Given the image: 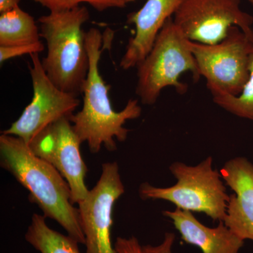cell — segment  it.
Returning <instances> with one entry per match:
<instances>
[{
	"label": "cell",
	"mask_w": 253,
	"mask_h": 253,
	"mask_svg": "<svg viewBox=\"0 0 253 253\" xmlns=\"http://www.w3.org/2000/svg\"><path fill=\"white\" fill-rule=\"evenodd\" d=\"M0 166L28 190L30 201L44 217L56 221L78 244H85L69 184L54 166L36 156L21 138L4 134L0 135Z\"/></svg>",
	"instance_id": "6da1fadb"
},
{
	"label": "cell",
	"mask_w": 253,
	"mask_h": 253,
	"mask_svg": "<svg viewBox=\"0 0 253 253\" xmlns=\"http://www.w3.org/2000/svg\"><path fill=\"white\" fill-rule=\"evenodd\" d=\"M102 41L98 28H91L86 32L89 71L82 91L83 109L69 118L80 141L87 144L91 154L99 153L102 146L110 152L116 151V140L124 142L127 138L129 129L124 126L126 121L137 119L142 111L137 99H129L119 112L113 110L109 94L111 85L99 71L101 54L106 48H101Z\"/></svg>",
	"instance_id": "7a4b0ae2"
},
{
	"label": "cell",
	"mask_w": 253,
	"mask_h": 253,
	"mask_svg": "<svg viewBox=\"0 0 253 253\" xmlns=\"http://www.w3.org/2000/svg\"><path fill=\"white\" fill-rule=\"evenodd\" d=\"M89 19L84 6L49 12L38 19L41 36L47 53L41 60L46 76L59 89L79 96L89 71L85 33L83 26Z\"/></svg>",
	"instance_id": "3957f363"
},
{
	"label": "cell",
	"mask_w": 253,
	"mask_h": 253,
	"mask_svg": "<svg viewBox=\"0 0 253 253\" xmlns=\"http://www.w3.org/2000/svg\"><path fill=\"white\" fill-rule=\"evenodd\" d=\"M136 68V94L141 104L148 106L156 104L161 91L168 86L184 94L187 86L179 81L183 73L191 72L194 81L201 78L189 40L176 26L173 18L168 20L152 49Z\"/></svg>",
	"instance_id": "277c9868"
},
{
	"label": "cell",
	"mask_w": 253,
	"mask_h": 253,
	"mask_svg": "<svg viewBox=\"0 0 253 253\" xmlns=\"http://www.w3.org/2000/svg\"><path fill=\"white\" fill-rule=\"evenodd\" d=\"M212 162L210 156L196 166L173 163L169 170L176 184L160 188L144 182L139 186V196L143 200H164L182 211L204 212L213 221H224L229 196Z\"/></svg>",
	"instance_id": "5b68a950"
},
{
	"label": "cell",
	"mask_w": 253,
	"mask_h": 253,
	"mask_svg": "<svg viewBox=\"0 0 253 253\" xmlns=\"http://www.w3.org/2000/svg\"><path fill=\"white\" fill-rule=\"evenodd\" d=\"M199 74L211 94L239 96L249 78L250 54L253 39L241 28L232 26L223 41L205 44L189 40Z\"/></svg>",
	"instance_id": "8992f818"
},
{
	"label": "cell",
	"mask_w": 253,
	"mask_h": 253,
	"mask_svg": "<svg viewBox=\"0 0 253 253\" xmlns=\"http://www.w3.org/2000/svg\"><path fill=\"white\" fill-rule=\"evenodd\" d=\"M28 64L33 96L22 114L1 134L18 136L29 145L43 129L63 118H70L81 104L76 95L65 92L53 84L42 66L39 54L30 55Z\"/></svg>",
	"instance_id": "52a82bcc"
},
{
	"label": "cell",
	"mask_w": 253,
	"mask_h": 253,
	"mask_svg": "<svg viewBox=\"0 0 253 253\" xmlns=\"http://www.w3.org/2000/svg\"><path fill=\"white\" fill-rule=\"evenodd\" d=\"M241 0H184L173 21L189 41L214 44L237 26L253 39V16L241 9Z\"/></svg>",
	"instance_id": "ba28073f"
},
{
	"label": "cell",
	"mask_w": 253,
	"mask_h": 253,
	"mask_svg": "<svg viewBox=\"0 0 253 253\" xmlns=\"http://www.w3.org/2000/svg\"><path fill=\"white\" fill-rule=\"evenodd\" d=\"M124 193L118 163H103L99 181L78 204L85 253H118L111 241L113 209Z\"/></svg>",
	"instance_id": "9c48e42d"
},
{
	"label": "cell",
	"mask_w": 253,
	"mask_h": 253,
	"mask_svg": "<svg viewBox=\"0 0 253 253\" xmlns=\"http://www.w3.org/2000/svg\"><path fill=\"white\" fill-rule=\"evenodd\" d=\"M81 144L69 118H63L43 129L29 144L36 156L54 166L67 181L73 205L85 199L89 191L84 183L88 169L81 154Z\"/></svg>",
	"instance_id": "30bf717a"
},
{
	"label": "cell",
	"mask_w": 253,
	"mask_h": 253,
	"mask_svg": "<svg viewBox=\"0 0 253 253\" xmlns=\"http://www.w3.org/2000/svg\"><path fill=\"white\" fill-rule=\"evenodd\" d=\"M220 174L235 193L229 196L224 224L240 239L253 241V164L246 158H232Z\"/></svg>",
	"instance_id": "8fae6325"
},
{
	"label": "cell",
	"mask_w": 253,
	"mask_h": 253,
	"mask_svg": "<svg viewBox=\"0 0 253 253\" xmlns=\"http://www.w3.org/2000/svg\"><path fill=\"white\" fill-rule=\"evenodd\" d=\"M184 0H146L140 9L128 15L127 23L135 26L120 62L123 70L136 68L152 49L160 31L172 18Z\"/></svg>",
	"instance_id": "7c38bea8"
},
{
	"label": "cell",
	"mask_w": 253,
	"mask_h": 253,
	"mask_svg": "<svg viewBox=\"0 0 253 253\" xmlns=\"http://www.w3.org/2000/svg\"><path fill=\"white\" fill-rule=\"evenodd\" d=\"M163 214L172 220L183 241L199 248L203 253H239L244 246L245 241L224 221H219L217 227L210 228L200 222L191 211L176 208Z\"/></svg>",
	"instance_id": "4fadbf2b"
},
{
	"label": "cell",
	"mask_w": 253,
	"mask_h": 253,
	"mask_svg": "<svg viewBox=\"0 0 253 253\" xmlns=\"http://www.w3.org/2000/svg\"><path fill=\"white\" fill-rule=\"evenodd\" d=\"M41 37L34 18L20 6L0 15V46L35 44Z\"/></svg>",
	"instance_id": "5bb4252c"
},
{
	"label": "cell",
	"mask_w": 253,
	"mask_h": 253,
	"mask_svg": "<svg viewBox=\"0 0 253 253\" xmlns=\"http://www.w3.org/2000/svg\"><path fill=\"white\" fill-rule=\"evenodd\" d=\"M46 217L41 214L32 216L25 239L41 253H81L78 243L68 235L51 229Z\"/></svg>",
	"instance_id": "9a60e30c"
},
{
	"label": "cell",
	"mask_w": 253,
	"mask_h": 253,
	"mask_svg": "<svg viewBox=\"0 0 253 253\" xmlns=\"http://www.w3.org/2000/svg\"><path fill=\"white\" fill-rule=\"evenodd\" d=\"M214 104L228 112L253 121V46L250 54L249 78L239 96L226 94L212 95Z\"/></svg>",
	"instance_id": "2e32d148"
},
{
	"label": "cell",
	"mask_w": 253,
	"mask_h": 253,
	"mask_svg": "<svg viewBox=\"0 0 253 253\" xmlns=\"http://www.w3.org/2000/svg\"><path fill=\"white\" fill-rule=\"evenodd\" d=\"M41 4L49 12L68 11L86 3L98 11H104L111 8H123L127 2L126 0H32Z\"/></svg>",
	"instance_id": "e0dca14e"
},
{
	"label": "cell",
	"mask_w": 253,
	"mask_h": 253,
	"mask_svg": "<svg viewBox=\"0 0 253 253\" xmlns=\"http://www.w3.org/2000/svg\"><path fill=\"white\" fill-rule=\"evenodd\" d=\"M44 50V45L41 41L35 44H28V45L6 46V47L0 46V63L1 65L7 60L25 54H40Z\"/></svg>",
	"instance_id": "ac0fdd59"
},
{
	"label": "cell",
	"mask_w": 253,
	"mask_h": 253,
	"mask_svg": "<svg viewBox=\"0 0 253 253\" xmlns=\"http://www.w3.org/2000/svg\"><path fill=\"white\" fill-rule=\"evenodd\" d=\"M118 253H146L135 236L118 237L114 246Z\"/></svg>",
	"instance_id": "d6986e66"
},
{
	"label": "cell",
	"mask_w": 253,
	"mask_h": 253,
	"mask_svg": "<svg viewBox=\"0 0 253 253\" xmlns=\"http://www.w3.org/2000/svg\"><path fill=\"white\" fill-rule=\"evenodd\" d=\"M175 240V234L172 232H166L164 239L158 246L146 245L143 246L146 253H173L172 246Z\"/></svg>",
	"instance_id": "ffe728a7"
},
{
	"label": "cell",
	"mask_w": 253,
	"mask_h": 253,
	"mask_svg": "<svg viewBox=\"0 0 253 253\" xmlns=\"http://www.w3.org/2000/svg\"><path fill=\"white\" fill-rule=\"evenodd\" d=\"M21 0H0V13L6 12L19 6Z\"/></svg>",
	"instance_id": "44dd1931"
},
{
	"label": "cell",
	"mask_w": 253,
	"mask_h": 253,
	"mask_svg": "<svg viewBox=\"0 0 253 253\" xmlns=\"http://www.w3.org/2000/svg\"><path fill=\"white\" fill-rule=\"evenodd\" d=\"M126 2H127V4H128V3L131 2V1H135V0H126Z\"/></svg>",
	"instance_id": "7402d4cb"
},
{
	"label": "cell",
	"mask_w": 253,
	"mask_h": 253,
	"mask_svg": "<svg viewBox=\"0 0 253 253\" xmlns=\"http://www.w3.org/2000/svg\"><path fill=\"white\" fill-rule=\"evenodd\" d=\"M250 1V2L251 3V4H252L253 5V0H249Z\"/></svg>",
	"instance_id": "603a6c76"
}]
</instances>
